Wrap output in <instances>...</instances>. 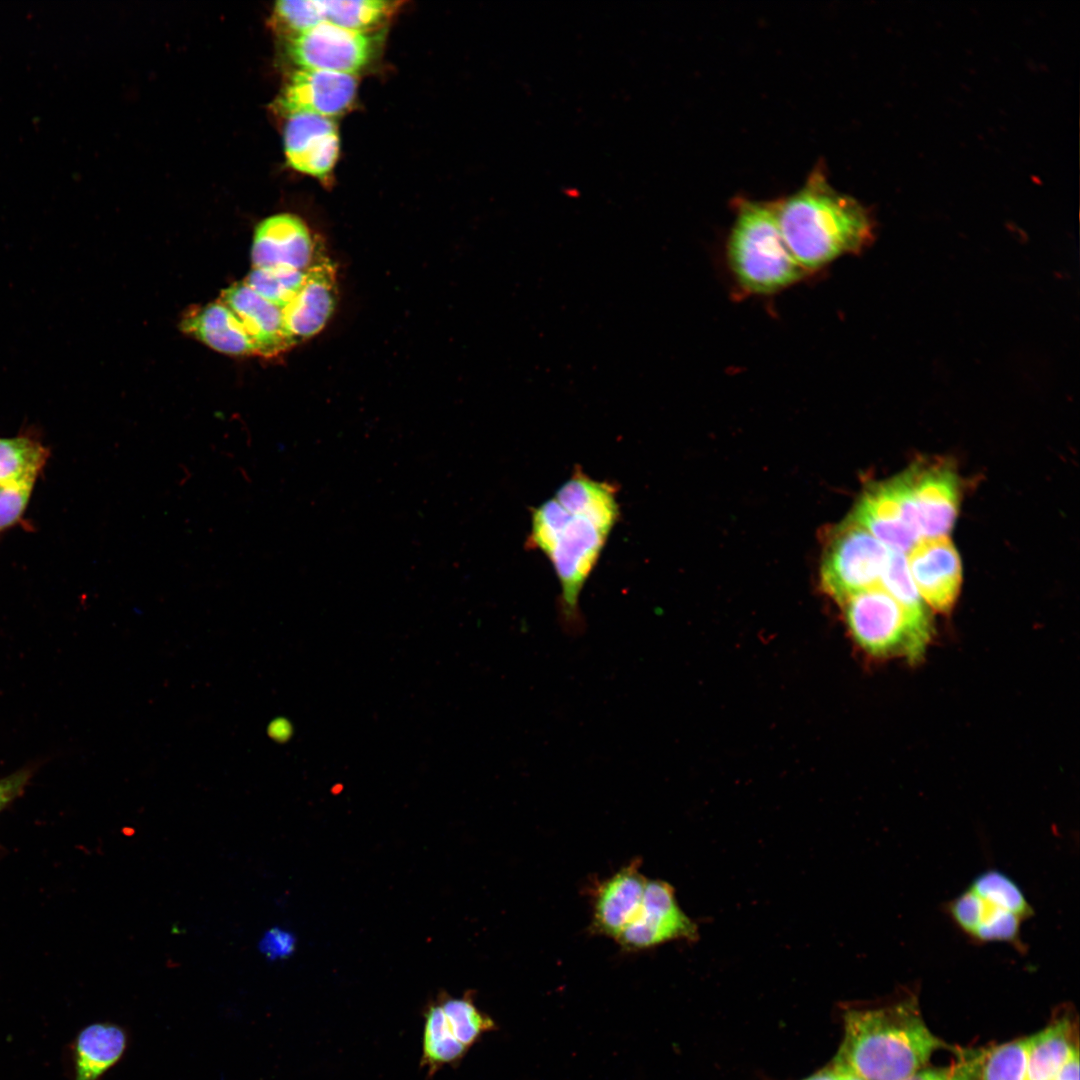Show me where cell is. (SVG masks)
Segmentation results:
<instances>
[{"instance_id": "6da1fadb", "label": "cell", "mask_w": 1080, "mask_h": 1080, "mask_svg": "<svg viewBox=\"0 0 1080 1080\" xmlns=\"http://www.w3.org/2000/svg\"><path fill=\"white\" fill-rule=\"evenodd\" d=\"M619 515L616 486L579 469L532 511L526 544L553 565L561 589L559 621L569 635L585 630L579 596Z\"/></svg>"}, {"instance_id": "7a4b0ae2", "label": "cell", "mask_w": 1080, "mask_h": 1080, "mask_svg": "<svg viewBox=\"0 0 1080 1080\" xmlns=\"http://www.w3.org/2000/svg\"><path fill=\"white\" fill-rule=\"evenodd\" d=\"M844 1024L835 1062L864 1080H902L922 1069L935 1051L950 1048L927 1027L913 994L883 1007L851 1010Z\"/></svg>"}, {"instance_id": "3957f363", "label": "cell", "mask_w": 1080, "mask_h": 1080, "mask_svg": "<svg viewBox=\"0 0 1080 1080\" xmlns=\"http://www.w3.org/2000/svg\"><path fill=\"white\" fill-rule=\"evenodd\" d=\"M784 240L806 273L861 250L871 225L863 208L836 191L819 171L802 188L776 202Z\"/></svg>"}, {"instance_id": "277c9868", "label": "cell", "mask_w": 1080, "mask_h": 1080, "mask_svg": "<svg viewBox=\"0 0 1080 1080\" xmlns=\"http://www.w3.org/2000/svg\"><path fill=\"white\" fill-rule=\"evenodd\" d=\"M726 257L737 285L753 295L779 292L807 274L784 240L776 202H737Z\"/></svg>"}, {"instance_id": "5b68a950", "label": "cell", "mask_w": 1080, "mask_h": 1080, "mask_svg": "<svg viewBox=\"0 0 1080 1080\" xmlns=\"http://www.w3.org/2000/svg\"><path fill=\"white\" fill-rule=\"evenodd\" d=\"M843 604L849 632L868 654L911 662L924 655L932 632L920 627L880 586L858 592Z\"/></svg>"}, {"instance_id": "8992f818", "label": "cell", "mask_w": 1080, "mask_h": 1080, "mask_svg": "<svg viewBox=\"0 0 1080 1080\" xmlns=\"http://www.w3.org/2000/svg\"><path fill=\"white\" fill-rule=\"evenodd\" d=\"M944 912L971 942H1002L1025 951L1021 929L1034 916L1033 907L1013 893L995 886H967L944 904Z\"/></svg>"}, {"instance_id": "52a82bcc", "label": "cell", "mask_w": 1080, "mask_h": 1080, "mask_svg": "<svg viewBox=\"0 0 1080 1080\" xmlns=\"http://www.w3.org/2000/svg\"><path fill=\"white\" fill-rule=\"evenodd\" d=\"M890 551L850 517L834 529L820 569L823 590L841 604L879 586Z\"/></svg>"}, {"instance_id": "ba28073f", "label": "cell", "mask_w": 1080, "mask_h": 1080, "mask_svg": "<svg viewBox=\"0 0 1080 1080\" xmlns=\"http://www.w3.org/2000/svg\"><path fill=\"white\" fill-rule=\"evenodd\" d=\"M907 500L922 538L948 536L959 510L956 473L941 465H915L894 477Z\"/></svg>"}, {"instance_id": "9c48e42d", "label": "cell", "mask_w": 1080, "mask_h": 1080, "mask_svg": "<svg viewBox=\"0 0 1080 1080\" xmlns=\"http://www.w3.org/2000/svg\"><path fill=\"white\" fill-rule=\"evenodd\" d=\"M377 36L323 22L289 40L288 54L299 69L354 75L372 61Z\"/></svg>"}, {"instance_id": "30bf717a", "label": "cell", "mask_w": 1080, "mask_h": 1080, "mask_svg": "<svg viewBox=\"0 0 1080 1080\" xmlns=\"http://www.w3.org/2000/svg\"><path fill=\"white\" fill-rule=\"evenodd\" d=\"M696 936L697 927L678 906L673 888L664 881L648 880L637 916L616 941L626 950H642Z\"/></svg>"}, {"instance_id": "8fae6325", "label": "cell", "mask_w": 1080, "mask_h": 1080, "mask_svg": "<svg viewBox=\"0 0 1080 1080\" xmlns=\"http://www.w3.org/2000/svg\"><path fill=\"white\" fill-rule=\"evenodd\" d=\"M906 561L924 602L938 612H949L960 591L962 566L948 536L920 539L908 551Z\"/></svg>"}, {"instance_id": "7c38bea8", "label": "cell", "mask_w": 1080, "mask_h": 1080, "mask_svg": "<svg viewBox=\"0 0 1080 1080\" xmlns=\"http://www.w3.org/2000/svg\"><path fill=\"white\" fill-rule=\"evenodd\" d=\"M315 244L306 224L292 214H277L256 228L252 268L306 271L315 262Z\"/></svg>"}, {"instance_id": "4fadbf2b", "label": "cell", "mask_w": 1080, "mask_h": 1080, "mask_svg": "<svg viewBox=\"0 0 1080 1080\" xmlns=\"http://www.w3.org/2000/svg\"><path fill=\"white\" fill-rule=\"evenodd\" d=\"M357 89L354 75L298 69L283 87L277 105L288 115L311 113L332 117L343 113L353 102Z\"/></svg>"}, {"instance_id": "5bb4252c", "label": "cell", "mask_w": 1080, "mask_h": 1080, "mask_svg": "<svg viewBox=\"0 0 1080 1080\" xmlns=\"http://www.w3.org/2000/svg\"><path fill=\"white\" fill-rule=\"evenodd\" d=\"M218 299L239 320L256 355L274 357L297 344L286 327L283 309L259 296L244 281L224 289Z\"/></svg>"}, {"instance_id": "9a60e30c", "label": "cell", "mask_w": 1080, "mask_h": 1080, "mask_svg": "<svg viewBox=\"0 0 1080 1080\" xmlns=\"http://www.w3.org/2000/svg\"><path fill=\"white\" fill-rule=\"evenodd\" d=\"M283 140L287 162L299 172L325 178L336 163L338 130L328 117L311 113L288 115Z\"/></svg>"}, {"instance_id": "2e32d148", "label": "cell", "mask_w": 1080, "mask_h": 1080, "mask_svg": "<svg viewBox=\"0 0 1080 1080\" xmlns=\"http://www.w3.org/2000/svg\"><path fill=\"white\" fill-rule=\"evenodd\" d=\"M337 298L335 264L327 257H318L305 272L297 294L283 308L286 327L297 344L325 327L335 310Z\"/></svg>"}, {"instance_id": "e0dca14e", "label": "cell", "mask_w": 1080, "mask_h": 1080, "mask_svg": "<svg viewBox=\"0 0 1080 1080\" xmlns=\"http://www.w3.org/2000/svg\"><path fill=\"white\" fill-rule=\"evenodd\" d=\"M850 518L891 552L905 554L920 540L891 480L865 490Z\"/></svg>"}, {"instance_id": "ac0fdd59", "label": "cell", "mask_w": 1080, "mask_h": 1080, "mask_svg": "<svg viewBox=\"0 0 1080 1080\" xmlns=\"http://www.w3.org/2000/svg\"><path fill=\"white\" fill-rule=\"evenodd\" d=\"M640 866L641 861L636 858L596 888L593 931L616 940L637 916L648 881L641 874Z\"/></svg>"}, {"instance_id": "d6986e66", "label": "cell", "mask_w": 1080, "mask_h": 1080, "mask_svg": "<svg viewBox=\"0 0 1080 1080\" xmlns=\"http://www.w3.org/2000/svg\"><path fill=\"white\" fill-rule=\"evenodd\" d=\"M125 1030L114 1023L95 1022L82 1028L68 1044V1080H101L127 1049Z\"/></svg>"}, {"instance_id": "ffe728a7", "label": "cell", "mask_w": 1080, "mask_h": 1080, "mask_svg": "<svg viewBox=\"0 0 1080 1080\" xmlns=\"http://www.w3.org/2000/svg\"><path fill=\"white\" fill-rule=\"evenodd\" d=\"M187 335L213 350L236 356L256 355L255 348L234 313L219 299L191 307L179 324Z\"/></svg>"}, {"instance_id": "44dd1931", "label": "cell", "mask_w": 1080, "mask_h": 1080, "mask_svg": "<svg viewBox=\"0 0 1080 1080\" xmlns=\"http://www.w3.org/2000/svg\"><path fill=\"white\" fill-rule=\"evenodd\" d=\"M1076 1049L1072 1023L1067 1017L1028 1037L1027 1080H1052Z\"/></svg>"}, {"instance_id": "7402d4cb", "label": "cell", "mask_w": 1080, "mask_h": 1080, "mask_svg": "<svg viewBox=\"0 0 1080 1080\" xmlns=\"http://www.w3.org/2000/svg\"><path fill=\"white\" fill-rule=\"evenodd\" d=\"M436 999L442 1008L446 1034L468 1050L484 1033L496 1028L495 1022L476 1007L470 993L454 998L441 992Z\"/></svg>"}, {"instance_id": "603a6c76", "label": "cell", "mask_w": 1080, "mask_h": 1080, "mask_svg": "<svg viewBox=\"0 0 1080 1080\" xmlns=\"http://www.w3.org/2000/svg\"><path fill=\"white\" fill-rule=\"evenodd\" d=\"M423 1017L420 1066L426 1070L428 1077H433L444 1066L458 1064L468 1049L446 1034L442 1021V1009L437 999L427 1004Z\"/></svg>"}, {"instance_id": "cb8c5ba5", "label": "cell", "mask_w": 1080, "mask_h": 1080, "mask_svg": "<svg viewBox=\"0 0 1080 1080\" xmlns=\"http://www.w3.org/2000/svg\"><path fill=\"white\" fill-rule=\"evenodd\" d=\"M48 451L27 437L0 438V486L35 481Z\"/></svg>"}, {"instance_id": "d4e9b609", "label": "cell", "mask_w": 1080, "mask_h": 1080, "mask_svg": "<svg viewBox=\"0 0 1080 1080\" xmlns=\"http://www.w3.org/2000/svg\"><path fill=\"white\" fill-rule=\"evenodd\" d=\"M879 586L890 594L920 627L933 633L929 609L910 576L905 554L890 551Z\"/></svg>"}, {"instance_id": "484cf974", "label": "cell", "mask_w": 1080, "mask_h": 1080, "mask_svg": "<svg viewBox=\"0 0 1080 1080\" xmlns=\"http://www.w3.org/2000/svg\"><path fill=\"white\" fill-rule=\"evenodd\" d=\"M399 2L381 0L323 1L325 22L359 32H370L392 14Z\"/></svg>"}, {"instance_id": "4316f807", "label": "cell", "mask_w": 1080, "mask_h": 1080, "mask_svg": "<svg viewBox=\"0 0 1080 1080\" xmlns=\"http://www.w3.org/2000/svg\"><path fill=\"white\" fill-rule=\"evenodd\" d=\"M306 271L252 268L243 281L259 296L283 309L301 288Z\"/></svg>"}, {"instance_id": "83f0119b", "label": "cell", "mask_w": 1080, "mask_h": 1080, "mask_svg": "<svg viewBox=\"0 0 1080 1080\" xmlns=\"http://www.w3.org/2000/svg\"><path fill=\"white\" fill-rule=\"evenodd\" d=\"M1028 1038L988 1049L980 1080H1027Z\"/></svg>"}, {"instance_id": "f1b7e54d", "label": "cell", "mask_w": 1080, "mask_h": 1080, "mask_svg": "<svg viewBox=\"0 0 1080 1080\" xmlns=\"http://www.w3.org/2000/svg\"><path fill=\"white\" fill-rule=\"evenodd\" d=\"M272 22L280 31L290 34V38L303 33L325 22L323 0L277 1Z\"/></svg>"}, {"instance_id": "f546056e", "label": "cell", "mask_w": 1080, "mask_h": 1080, "mask_svg": "<svg viewBox=\"0 0 1080 1080\" xmlns=\"http://www.w3.org/2000/svg\"><path fill=\"white\" fill-rule=\"evenodd\" d=\"M988 1049L962 1050L952 1065L920 1069L902 1080H980Z\"/></svg>"}, {"instance_id": "4dcf8cb0", "label": "cell", "mask_w": 1080, "mask_h": 1080, "mask_svg": "<svg viewBox=\"0 0 1080 1080\" xmlns=\"http://www.w3.org/2000/svg\"><path fill=\"white\" fill-rule=\"evenodd\" d=\"M34 481L0 486V530L11 526L23 513Z\"/></svg>"}, {"instance_id": "1f68e13d", "label": "cell", "mask_w": 1080, "mask_h": 1080, "mask_svg": "<svg viewBox=\"0 0 1080 1080\" xmlns=\"http://www.w3.org/2000/svg\"><path fill=\"white\" fill-rule=\"evenodd\" d=\"M258 949L271 960L286 958L295 949V937L289 931L273 927L264 933Z\"/></svg>"}, {"instance_id": "d6a6232c", "label": "cell", "mask_w": 1080, "mask_h": 1080, "mask_svg": "<svg viewBox=\"0 0 1080 1080\" xmlns=\"http://www.w3.org/2000/svg\"><path fill=\"white\" fill-rule=\"evenodd\" d=\"M30 777L31 771L22 769L0 779V811L24 792Z\"/></svg>"}, {"instance_id": "836d02e7", "label": "cell", "mask_w": 1080, "mask_h": 1080, "mask_svg": "<svg viewBox=\"0 0 1080 1080\" xmlns=\"http://www.w3.org/2000/svg\"><path fill=\"white\" fill-rule=\"evenodd\" d=\"M1052 1080H1079V1050L1076 1049L1066 1060Z\"/></svg>"}, {"instance_id": "e575fe53", "label": "cell", "mask_w": 1080, "mask_h": 1080, "mask_svg": "<svg viewBox=\"0 0 1080 1080\" xmlns=\"http://www.w3.org/2000/svg\"><path fill=\"white\" fill-rule=\"evenodd\" d=\"M834 1068L838 1074L839 1080H864L861 1076L855 1073L852 1069L844 1064L835 1062Z\"/></svg>"}, {"instance_id": "d590c367", "label": "cell", "mask_w": 1080, "mask_h": 1080, "mask_svg": "<svg viewBox=\"0 0 1080 1080\" xmlns=\"http://www.w3.org/2000/svg\"><path fill=\"white\" fill-rule=\"evenodd\" d=\"M804 1080H839L835 1068H826Z\"/></svg>"}]
</instances>
